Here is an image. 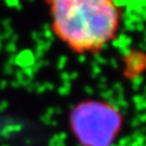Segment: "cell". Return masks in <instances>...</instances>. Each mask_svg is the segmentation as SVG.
Here are the masks:
<instances>
[{
    "mask_svg": "<svg viewBox=\"0 0 146 146\" xmlns=\"http://www.w3.org/2000/svg\"><path fill=\"white\" fill-rule=\"evenodd\" d=\"M55 35L79 53L94 52L117 35L120 10L116 0H47Z\"/></svg>",
    "mask_w": 146,
    "mask_h": 146,
    "instance_id": "cell-1",
    "label": "cell"
},
{
    "mask_svg": "<svg viewBox=\"0 0 146 146\" xmlns=\"http://www.w3.org/2000/svg\"><path fill=\"white\" fill-rule=\"evenodd\" d=\"M123 125L115 105L101 100H86L74 107L69 127L81 146H113Z\"/></svg>",
    "mask_w": 146,
    "mask_h": 146,
    "instance_id": "cell-2",
    "label": "cell"
}]
</instances>
